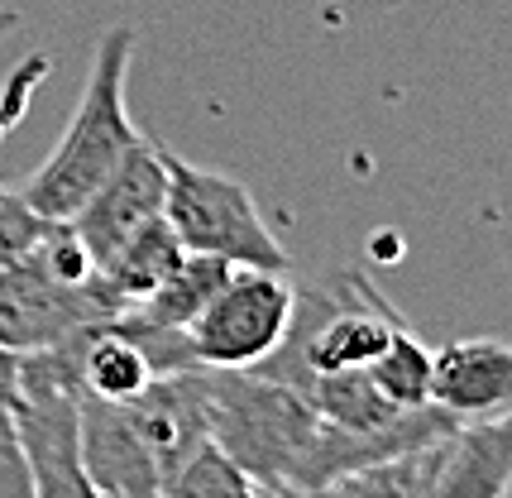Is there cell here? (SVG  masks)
I'll return each mask as SVG.
<instances>
[{"label": "cell", "mask_w": 512, "mask_h": 498, "mask_svg": "<svg viewBox=\"0 0 512 498\" xmlns=\"http://www.w3.org/2000/svg\"><path fill=\"white\" fill-rule=\"evenodd\" d=\"M182 259H187V245L178 240V230L168 226V216H158V221H149L144 230H134L130 240L115 249L96 273H101L106 293H111L120 307H134V302H144V297L154 293Z\"/></svg>", "instance_id": "obj_11"}, {"label": "cell", "mask_w": 512, "mask_h": 498, "mask_svg": "<svg viewBox=\"0 0 512 498\" xmlns=\"http://www.w3.org/2000/svg\"><path fill=\"white\" fill-rule=\"evenodd\" d=\"M130 58H134V29L130 24H115L101 34V44L91 53L87 82L82 96L72 106L63 139L53 144V154L39 163V173L24 182V197L29 206L48 216V221H72L87 197L111 178V168L125 159L139 130L130 120L125 106V77H130Z\"/></svg>", "instance_id": "obj_1"}, {"label": "cell", "mask_w": 512, "mask_h": 498, "mask_svg": "<svg viewBox=\"0 0 512 498\" xmlns=\"http://www.w3.org/2000/svg\"><path fill=\"white\" fill-rule=\"evenodd\" d=\"M455 431V427H450ZM446 431V436H450ZM446 436L422 441V446H407L364 465L355 475H345L331 494H379V498H436L441 484V465H446Z\"/></svg>", "instance_id": "obj_13"}, {"label": "cell", "mask_w": 512, "mask_h": 498, "mask_svg": "<svg viewBox=\"0 0 512 498\" xmlns=\"http://www.w3.org/2000/svg\"><path fill=\"white\" fill-rule=\"evenodd\" d=\"M154 379L149 355L134 345L115 321H101L82 345V393L111 398V403H130L134 393H144Z\"/></svg>", "instance_id": "obj_14"}, {"label": "cell", "mask_w": 512, "mask_h": 498, "mask_svg": "<svg viewBox=\"0 0 512 498\" xmlns=\"http://www.w3.org/2000/svg\"><path fill=\"white\" fill-rule=\"evenodd\" d=\"M230 273H235L230 259H221V254H192V249H187V259H182L178 269L168 273L144 302H134L125 312L154 321V326H178V331H187V326L211 307V297L230 283Z\"/></svg>", "instance_id": "obj_12"}, {"label": "cell", "mask_w": 512, "mask_h": 498, "mask_svg": "<svg viewBox=\"0 0 512 498\" xmlns=\"http://www.w3.org/2000/svg\"><path fill=\"white\" fill-rule=\"evenodd\" d=\"M163 163H168L163 216L192 254H221L230 264H249V269H292V254L268 230L264 211L245 182L197 168L168 149H163Z\"/></svg>", "instance_id": "obj_3"}, {"label": "cell", "mask_w": 512, "mask_h": 498, "mask_svg": "<svg viewBox=\"0 0 512 498\" xmlns=\"http://www.w3.org/2000/svg\"><path fill=\"white\" fill-rule=\"evenodd\" d=\"M48 216H39L24 192H10V187H0V264H15L24 259L29 249L39 245V235H44Z\"/></svg>", "instance_id": "obj_17"}, {"label": "cell", "mask_w": 512, "mask_h": 498, "mask_svg": "<svg viewBox=\"0 0 512 498\" xmlns=\"http://www.w3.org/2000/svg\"><path fill=\"white\" fill-rule=\"evenodd\" d=\"M120 312L125 307L106 293L101 273L91 283H63L34 254L0 264V345L10 355L58 345L96 321H115Z\"/></svg>", "instance_id": "obj_5"}, {"label": "cell", "mask_w": 512, "mask_h": 498, "mask_svg": "<svg viewBox=\"0 0 512 498\" xmlns=\"http://www.w3.org/2000/svg\"><path fill=\"white\" fill-rule=\"evenodd\" d=\"M254 494H259L254 475L230 451H221L216 441H206V446L187 455V465L163 489V498H254Z\"/></svg>", "instance_id": "obj_16"}, {"label": "cell", "mask_w": 512, "mask_h": 498, "mask_svg": "<svg viewBox=\"0 0 512 498\" xmlns=\"http://www.w3.org/2000/svg\"><path fill=\"white\" fill-rule=\"evenodd\" d=\"M431 374H436V355L422 345V336L402 321L393 340L383 345V355L369 364V379L388 403L398 408H426L431 403Z\"/></svg>", "instance_id": "obj_15"}, {"label": "cell", "mask_w": 512, "mask_h": 498, "mask_svg": "<svg viewBox=\"0 0 512 498\" xmlns=\"http://www.w3.org/2000/svg\"><path fill=\"white\" fill-rule=\"evenodd\" d=\"M512 489V412L455 422L436 498H503Z\"/></svg>", "instance_id": "obj_10"}, {"label": "cell", "mask_w": 512, "mask_h": 498, "mask_svg": "<svg viewBox=\"0 0 512 498\" xmlns=\"http://www.w3.org/2000/svg\"><path fill=\"white\" fill-rule=\"evenodd\" d=\"M15 24H20V15H15V10H0V39H5Z\"/></svg>", "instance_id": "obj_18"}, {"label": "cell", "mask_w": 512, "mask_h": 498, "mask_svg": "<svg viewBox=\"0 0 512 498\" xmlns=\"http://www.w3.org/2000/svg\"><path fill=\"white\" fill-rule=\"evenodd\" d=\"M431 403L446 408L455 422L512 412V340H455L436 355Z\"/></svg>", "instance_id": "obj_9"}, {"label": "cell", "mask_w": 512, "mask_h": 498, "mask_svg": "<svg viewBox=\"0 0 512 498\" xmlns=\"http://www.w3.org/2000/svg\"><path fill=\"white\" fill-rule=\"evenodd\" d=\"M388 5H398V0H388Z\"/></svg>", "instance_id": "obj_19"}, {"label": "cell", "mask_w": 512, "mask_h": 498, "mask_svg": "<svg viewBox=\"0 0 512 498\" xmlns=\"http://www.w3.org/2000/svg\"><path fill=\"white\" fill-rule=\"evenodd\" d=\"M82 470L91 479V494L163 498L158 460L130 422L125 403L96 398V393H82Z\"/></svg>", "instance_id": "obj_8"}, {"label": "cell", "mask_w": 512, "mask_h": 498, "mask_svg": "<svg viewBox=\"0 0 512 498\" xmlns=\"http://www.w3.org/2000/svg\"><path fill=\"white\" fill-rule=\"evenodd\" d=\"M130 422L139 427L144 446L154 451L163 489L168 479L187 465V455L211 441V388H206V364L178 369V374H154L144 393H134Z\"/></svg>", "instance_id": "obj_7"}, {"label": "cell", "mask_w": 512, "mask_h": 498, "mask_svg": "<svg viewBox=\"0 0 512 498\" xmlns=\"http://www.w3.org/2000/svg\"><path fill=\"white\" fill-rule=\"evenodd\" d=\"M292 307H297V288L288 283V269L235 264L230 283L187 326V345L197 364L211 369H259L288 336Z\"/></svg>", "instance_id": "obj_4"}, {"label": "cell", "mask_w": 512, "mask_h": 498, "mask_svg": "<svg viewBox=\"0 0 512 498\" xmlns=\"http://www.w3.org/2000/svg\"><path fill=\"white\" fill-rule=\"evenodd\" d=\"M402 317L383 302V293L359 269L340 273L331 283L297 288L292 326L283 345L259 364V374L278 379L288 388H307L316 374H340V369H369L393 340Z\"/></svg>", "instance_id": "obj_2"}, {"label": "cell", "mask_w": 512, "mask_h": 498, "mask_svg": "<svg viewBox=\"0 0 512 498\" xmlns=\"http://www.w3.org/2000/svg\"><path fill=\"white\" fill-rule=\"evenodd\" d=\"M163 202H168L163 144L139 135L130 149H125V159L111 168V178L101 182L87 197V206L72 216V226L82 230L91 259H96V269L130 240L134 230H144L149 221H158V216H163Z\"/></svg>", "instance_id": "obj_6"}]
</instances>
